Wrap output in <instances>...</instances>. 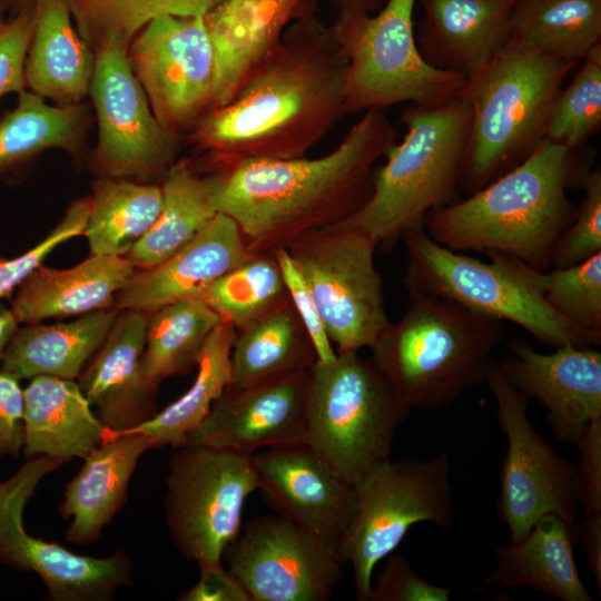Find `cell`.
Returning <instances> with one entry per match:
<instances>
[{
    "mask_svg": "<svg viewBox=\"0 0 601 601\" xmlns=\"http://www.w3.org/2000/svg\"><path fill=\"white\" fill-rule=\"evenodd\" d=\"M548 305L591 344L601 343V252L577 265L544 272Z\"/></svg>",
    "mask_w": 601,
    "mask_h": 601,
    "instance_id": "41",
    "label": "cell"
},
{
    "mask_svg": "<svg viewBox=\"0 0 601 601\" xmlns=\"http://www.w3.org/2000/svg\"><path fill=\"white\" fill-rule=\"evenodd\" d=\"M375 579L368 601H447L451 590L424 580L408 560L391 553Z\"/></svg>",
    "mask_w": 601,
    "mask_h": 601,
    "instance_id": "45",
    "label": "cell"
},
{
    "mask_svg": "<svg viewBox=\"0 0 601 601\" xmlns=\"http://www.w3.org/2000/svg\"><path fill=\"white\" fill-rule=\"evenodd\" d=\"M407 295L402 317L370 347L371 361L410 411L440 410L485 384L502 321L430 294Z\"/></svg>",
    "mask_w": 601,
    "mask_h": 601,
    "instance_id": "4",
    "label": "cell"
},
{
    "mask_svg": "<svg viewBox=\"0 0 601 601\" xmlns=\"http://www.w3.org/2000/svg\"><path fill=\"white\" fill-rule=\"evenodd\" d=\"M309 371L247 386L227 387L186 444L252 453L305 444Z\"/></svg>",
    "mask_w": 601,
    "mask_h": 601,
    "instance_id": "20",
    "label": "cell"
},
{
    "mask_svg": "<svg viewBox=\"0 0 601 601\" xmlns=\"http://www.w3.org/2000/svg\"><path fill=\"white\" fill-rule=\"evenodd\" d=\"M23 395L27 460L85 459L102 442L106 427L76 380L38 375L30 378Z\"/></svg>",
    "mask_w": 601,
    "mask_h": 601,
    "instance_id": "28",
    "label": "cell"
},
{
    "mask_svg": "<svg viewBox=\"0 0 601 601\" xmlns=\"http://www.w3.org/2000/svg\"><path fill=\"white\" fill-rule=\"evenodd\" d=\"M450 470L445 452L428 460L388 459L355 485L356 510L339 546V561L352 566L357 600H370L376 565L395 551L413 525H454Z\"/></svg>",
    "mask_w": 601,
    "mask_h": 601,
    "instance_id": "10",
    "label": "cell"
},
{
    "mask_svg": "<svg viewBox=\"0 0 601 601\" xmlns=\"http://www.w3.org/2000/svg\"><path fill=\"white\" fill-rule=\"evenodd\" d=\"M577 524L555 514L542 516L519 541L495 549L487 585L528 588L561 601H591L573 554Z\"/></svg>",
    "mask_w": 601,
    "mask_h": 601,
    "instance_id": "27",
    "label": "cell"
},
{
    "mask_svg": "<svg viewBox=\"0 0 601 601\" xmlns=\"http://www.w3.org/2000/svg\"><path fill=\"white\" fill-rule=\"evenodd\" d=\"M90 210V196L72 201L60 221L39 243L17 256H0V302L11 299L18 287L57 247L83 235Z\"/></svg>",
    "mask_w": 601,
    "mask_h": 601,
    "instance_id": "42",
    "label": "cell"
},
{
    "mask_svg": "<svg viewBox=\"0 0 601 601\" xmlns=\"http://www.w3.org/2000/svg\"><path fill=\"white\" fill-rule=\"evenodd\" d=\"M584 196L555 245L551 267L577 265L601 252V170H585Z\"/></svg>",
    "mask_w": 601,
    "mask_h": 601,
    "instance_id": "43",
    "label": "cell"
},
{
    "mask_svg": "<svg viewBox=\"0 0 601 601\" xmlns=\"http://www.w3.org/2000/svg\"><path fill=\"white\" fill-rule=\"evenodd\" d=\"M288 298L274 253H259L214 282L201 300L238 329Z\"/></svg>",
    "mask_w": 601,
    "mask_h": 601,
    "instance_id": "38",
    "label": "cell"
},
{
    "mask_svg": "<svg viewBox=\"0 0 601 601\" xmlns=\"http://www.w3.org/2000/svg\"><path fill=\"white\" fill-rule=\"evenodd\" d=\"M127 50L132 72L164 128L191 132L210 110L215 55L204 16H158Z\"/></svg>",
    "mask_w": 601,
    "mask_h": 601,
    "instance_id": "16",
    "label": "cell"
},
{
    "mask_svg": "<svg viewBox=\"0 0 601 601\" xmlns=\"http://www.w3.org/2000/svg\"><path fill=\"white\" fill-rule=\"evenodd\" d=\"M423 8L416 42L434 68L466 79L479 72L509 39L514 0H417Z\"/></svg>",
    "mask_w": 601,
    "mask_h": 601,
    "instance_id": "24",
    "label": "cell"
},
{
    "mask_svg": "<svg viewBox=\"0 0 601 601\" xmlns=\"http://www.w3.org/2000/svg\"><path fill=\"white\" fill-rule=\"evenodd\" d=\"M35 27V7L29 2L6 18L0 12V98L26 90L24 61Z\"/></svg>",
    "mask_w": 601,
    "mask_h": 601,
    "instance_id": "44",
    "label": "cell"
},
{
    "mask_svg": "<svg viewBox=\"0 0 601 601\" xmlns=\"http://www.w3.org/2000/svg\"><path fill=\"white\" fill-rule=\"evenodd\" d=\"M347 114L346 60L332 26L295 21L227 105L190 132L214 167L247 158L304 157Z\"/></svg>",
    "mask_w": 601,
    "mask_h": 601,
    "instance_id": "2",
    "label": "cell"
},
{
    "mask_svg": "<svg viewBox=\"0 0 601 601\" xmlns=\"http://www.w3.org/2000/svg\"><path fill=\"white\" fill-rule=\"evenodd\" d=\"M402 120L406 134L375 168L368 199L337 224L366 231L384 248L423 227L432 210L457 200L471 109L462 93L434 106L411 104Z\"/></svg>",
    "mask_w": 601,
    "mask_h": 601,
    "instance_id": "6",
    "label": "cell"
},
{
    "mask_svg": "<svg viewBox=\"0 0 601 601\" xmlns=\"http://www.w3.org/2000/svg\"><path fill=\"white\" fill-rule=\"evenodd\" d=\"M485 384L506 439L496 508L511 541L524 538L548 514L577 524L580 503L574 464L532 426L528 417L531 400L509 382L495 361L489 366Z\"/></svg>",
    "mask_w": 601,
    "mask_h": 601,
    "instance_id": "13",
    "label": "cell"
},
{
    "mask_svg": "<svg viewBox=\"0 0 601 601\" xmlns=\"http://www.w3.org/2000/svg\"><path fill=\"white\" fill-rule=\"evenodd\" d=\"M149 312L121 309L79 376V385L106 430L124 432L156 413L158 385L146 376L142 355Z\"/></svg>",
    "mask_w": 601,
    "mask_h": 601,
    "instance_id": "23",
    "label": "cell"
},
{
    "mask_svg": "<svg viewBox=\"0 0 601 601\" xmlns=\"http://www.w3.org/2000/svg\"><path fill=\"white\" fill-rule=\"evenodd\" d=\"M509 345L511 354L497 362L504 376L546 410L559 440L575 444L601 417V353L565 345L544 354L519 338Z\"/></svg>",
    "mask_w": 601,
    "mask_h": 601,
    "instance_id": "19",
    "label": "cell"
},
{
    "mask_svg": "<svg viewBox=\"0 0 601 601\" xmlns=\"http://www.w3.org/2000/svg\"><path fill=\"white\" fill-rule=\"evenodd\" d=\"M408 412L371 359L337 353L311 368L305 444L355 486L390 459Z\"/></svg>",
    "mask_w": 601,
    "mask_h": 601,
    "instance_id": "7",
    "label": "cell"
},
{
    "mask_svg": "<svg viewBox=\"0 0 601 601\" xmlns=\"http://www.w3.org/2000/svg\"><path fill=\"white\" fill-rule=\"evenodd\" d=\"M31 1H32V0H17V2H18L19 6L29 3V2H31ZM19 6H18V7H19Z\"/></svg>",
    "mask_w": 601,
    "mask_h": 601,
    "instance_id": "54",
    "label": "cell"
},
{
    "mask_svg": "<svg viewBox=\"0 0 601 601\" xmlns=\"http://www.w3.org/2000/svg\"><path fill=\"white\" fill-rule=\"evenodd\" d=\"M150 441L137 433L104 434L102 442L83 460L85 464L66 485L59 511L70 520L67 541L88 545L127 502L128 485Z\"/></svg>",
    "mask_w": 601,
    "mask_h": 601,
    "instance_id": "25",
    "label": "cell"
},
{
    "mask_svg": "<svg viewBox=\"0 0 601 601\" xmlns=\"http://www.w3.org/2000/svg\"><path fill=\"white\" fill-rule=\"evenodd\" d=\"M396 137L383 109H367L322 157L247 158L216 166L205 178L217 211L238 225L248 250L273 253L354 215Z\"/></svg>",
    "mask_w": 601,
    "mask_h": 601,
    "instance_id": "1",
    "label": "cell"
},
{
    "mask_svg": "<svg viewBox=\"0 0 601 601\" xmlns=\"http://www.w3.org/2000/svg\"><path fill=\"white\" fill-rule=\"evenodd\" d=\"M579 463L574 465L575 486L584 514L601 513V417L592 421L574 444Z\"/></svg>",
    "mask_w": 601,
    "mask_h": 601,
    "instance_id": "47",
    "label": "cell"
},
{
    "mask_svg": "<svg viewBox=\"0 0 601 601\" xmlns=\"http://www.w3.org/2000/svg\"><path fill=\"white\" fill-rule=\"evenodd\" d=\"M136 267L127 257L92 255L66 269L39 266L16 290L10 308L20 324L116 308Z\"/></svg>",
    "mask_w": 601,
    "mask_h": 601,
    "instance_id": "26",
    "label": "cell"
},
{
    "mask_svg": "<svg viewBox=\"0 0 601 601\" xmlns=\"http://www.w3.org/2000/svg\"><path fill=\"white\" fill-rule=\"evenodd\" d=\"M35 27L24 61L26 87L58 106L79 105L89 93L93 60L73 24L67 0H32Z\"/></svg>",
    "mask_w": 601,
    "mask_h": 601,
    "instance_id": "29",
    "label": "cell"
},
{
    "mask_svg": "<svg viewBox=\"0 0 601 601\" xmlns=\"http://www.w3.org/2000/svg\"><path fill=\"white\" fill-rule=\"evenodd\" d=\"M128 43L106 37L95 47L91 93L98 120L93 167L105 177L161 183L176 162L178 135L161 126L127 57Z\"/></svg>",
    "mask_w": 601,
    "mask_h": 601,
    "instance_id": "14",
    "label": "cell"
},
{
    "mask_svg": "<svg viewBox=\"0 0 601 601\" xmlns=\"http://www.w3.org/2000/svg\"><path fill=\"white\" fill-rule=\"evenodd\" d=\"M24 395L20 380L0 370V457L18 459L24 445Z\"/></svg>",
    "mask_w": 601,
    "mask_h": 601,
    "instance_id": "48",
    "label": "cell"
},
{
    "mask_svg": "<svg viewBox=\"0 0 601 601\" xmlns=\"http://www.w3.org/2000/svg\"><path fill=\"white\" fill-rule=\"evenodd\" d=\"M317 361L290 297L236 329L229 387H247L309 371Z\"/></svg>",
    "mask_w": 601,
    "mask_h": 601,
    "instance_id": "31",
    "label": "cell"
},
{
    "mask_svg": "<svg viewBox=\"0 0 601 601\" xmlns=\"http://www.w3.org/2000/svg\"><path fill=\"white\" fill-rule=\"evenodd\" d=\"M402 240L407 264V290L455 302L500 321H510L553 348L591 343L565 323L544 298V272L516 257L490 252L485 263L446 248L424 231H407Z\"/></svg>",
    "mask_w": 601,
    "mask_h": 601,
    "instance_id": "8",
    "label": "cell"
},
{
    "mask_svg": "<svg viewBox=\"0 0 601 601\" xmlns=\"http://www.w3.org/2000/svg\"><path fill=\"white\" fill-rule=\"evenodd\" d=\"M416 1L388 0L374 16L338 8L332 28L346 60L347 114L401 102L434 106L463 93L464 76L422 57L413 21Z\"/></svg>",
    "mask_w": 601,
    "mask_h": 601,
    "instance_id": "9",
    "label": "cell"
},
{
    "mask_svg": "<svg viewBox=\"0 0 601 601\" xmlns=\"http://www.w3.org/2000/svg\"><path fill=\"white\" fill-rule=\"evenodd\" d=\"M273 253L280 267L290 300L313 341L317 359L322 362L333 361L337 353L332 347L317 305L305 279L295 266L287 248H278Z\"/></svg>",
    "mask_w": 601,
    "mask_h": 601,
    "instance_id": "46",
    "label": "cell"
},
{
    "mask_svg": "<svg viewBox=\"0 0 601 601\" xmlns=\"http://www.w3.org/2000/svg\"><path fill=\"white\" fill-rule=\"evenodd\" d=\"M160 187V214L127 256L136 269L152 267L173 256L218 213L206 178L198 176L186 159L176 160Z\"/></svg>",
    "mask_w": 601,
    "mask_h": 601,
    "instance_id": "33",
    "label": "cell"
},
{
    "mask_svg": "<svg viewBox=\"0 0 601 601\" xmlns=\"http://www.w3.org/2000/svg\"><path fill=\"white\" fill-rule=\"evenodd\" d=\"M19 326L20 323L16 318L11 308L6 307L0 302V366L4 351Z\"/></svg>",
    "mask_w": 601,
    "mask_h": 601,
    "instance_id": "51",
    "label": "cell"
},
{
    "mask_svg": "<svg viewBox=\"0 0 601 601\" xmlns=\"http://www.w3.org/2000/svg\"><path fill=\"white\" fill-rule=\"evenodd\" d=\"M508 27L509 37L578 65L601 43V0H514Z\"/></svg>",
    "mask_w": 601,
    "mask_h": 601,
    "instance_id": "34",
    "label": "cell"
},
{
    "mask_svg": "<svg viewBox=\"0 0 601 601\" xmlns=\"http://www.w3.org/2000/svg\"><path fill=\"white\" fill-rule=\"evenodd\" d=\"M81 105L50 106L32 91L18 95L17 106L0 118V179L51 148L79 150L85 128Z\"/></svg>",
    "mask_w": 601,
    "mask_h": 601,
    "instance_id": "36",
    "label": "cell"
},
{
    "mask_svg": "<svg viewBox=\"0 0 601 601\" xmlns=\"http://www.w3.org/2000/svg\"><path fill=\"white\" fill-rule=\"evenodd\" d=\"M77 30L89 46L106 37L130 43L151 19L205 16L221 0H67Z\"/></svg>",
    "mask_w": 601,
    "mask_h": 601,
    "instance_id": "39",
    "label": "cell"
},
{
    "mask_svg": "<svg viewBox=\"0 0 601 601\" xmlns=\"http://www.w3.org/2000/svg\"><path fill=\"white\" fill-rule=\"evenodd\" d=\"M118 312L109 308L66 323L19 326L4 351L0 370L20 381L38 375L78 380Z\"/></svg>",
    "mask_w": 601,
    "mask_h": 601,
    "instance_id": "30",
    "label": "cell"
},
{
    "mask_svg": "<svg viewBox=\"0 0 601 601\" xmlns=\"http://www.w3.org/2000/svg\"><path fill=\"white\" fill-rule=\"evenodd\" d=\"M580 171L573 151L543 139L518 166L465 199L432 210L423 229L456 252H497L540 272L577 208L566 190Z\"/></svg>",
    "mask_w": 601,
    "mask_h": 601,
    "instance_id": "3",
    "label": "cell"
},
{
    "mask_svg": "<svg viewBox=\"0 0 601 601\" xmlns=\"http://www.w3.org/2000/svg\"><path fill=\"white\" fill-rule=\"evenodd\" d=\"M221 318L201 299H185L149 312L142 368L156 385L197 365Z\"/></svg>",
    "mask_w": 601,
    "mask_h": 601,
    "instance_id": "37",
    "label": "cell"
},
{
    "mask_svg": "<svg viewBox=\"0 0 601 601\" xmlns=\"http://www.w3.org/2000/svg\"><path fill=\"white\" fill-rule=\"evenodd\" d=\"M200 577L187 591L181 593V601H250L249 595L234 574L223 566H200Z\"/></svg>",
    "mask_w": 601,
    "mask_h": 601,
    "instance_id": "49",
    "label": "cell"
},
{
    "mask_svg": "<svg viewBox=\"0 0 601 601\" xmlns=\"http://www.w3.org/2000/svg\"><path fill=\"white\" fill-rule=\"evenodd\" d=\"M316 10V0H221L208 11L204 20L215 55L210 110L229 104L276 50L285 30Z\"/></svg>",
    "mask_w": 601,
    "mask_h": 601,
    "instance_id": "21",
    "label": "cell"
},
{
    "mask_svg": "<svg viewBox=\"0 0 601 601\" xmlns=\"http://www.w3.org/2000/svg\"><path fill=\"white\" fill-rule=\"evenodd\" d=\"M381 0H335L338 8H351L364 10L367 12L373 11Z\"/></svg>",
    "mask_w": 601,
    "mask_h": 601,
    "instance_id": "52",
    "label": "cell"
},
{
    "mask_svg": "<svg viewBox=\"0 0 601 601\" xmlns=\"http://www.w3.org/2000/svg\"><path fill=\"white\" fill-rule=\"evenodd\" d=\"M575 66L509 37L467 78L463 96L471 109V128L460 189L467 195L480 190L536 148L554 99Z\"/></svg>",
    "mask_w": 601,
    "mask_h": 601,
    "instance_id": "5",
    "label": "cell"
},
{
    "mask_svg": "<svg viewBox=\"0 0 601 601\" xmlns=\"http://www.w3.org/2000/svg\"><path fill=\"white\" fill-rule=\"evenodd\" d=\"M377 247L366 231L341 225L309 231L286 247L336 353L370 348L390 322L375 267Z\"/></svg>",
    "mask_w": 601,
    "mask_h": 601,
    "instance_id": "12",
    "label": "cell"
},
{
    "mask_svg": "<svg viewBox=\"0 0 601 601\" xmlns=\"http://www.w3.org/2000/svg\"><path fill=\"white\" fill-rule=\"evenodd\" d=\"M11 0H0V12H2L3 7L9 3Z\"/></svg>",
    "mask_w": 601,
    "mask_h": 601,
    "instance_id": "53",
    "label": "cell"
},
{
    "mask_svg": "<svg viewBox=\"0 0 601 601\" xmlns=\"http://www.w3.org/2000/svg\"><path fill=\"white\" fill-rule=\"evenodd\" d=\"M259 487L282 515L316 538L339 560V546L356 510L355 486L306 444L254 454Z\"/></svg>",
    "mask_w": 601,
    "mask_h": 601,
    "instance_id": "18",
    "label": "cell"
},
{
    "mask_svg": "<svg viewBox=\"0 0 601 601\" xmlns=\"http://www.w3.org/2000/svg\"><path fill=\"white\" fill-rule=\"evenodd\" d=\"M236 328L221 322L207 338L197 361V374L191 386L175 402L144 423L124 432L109 434H141L151 449L187 443L188 435L206 418L214 402L231 382L230 354Z\"/></svg>",
    "mask_w": 601,
    "mask_h": 601,
    "instance_id": "32",
    "label": "cell"
},
{
    "mask_svg": "<svg viewBox=\"0 0 601 601\" xmlns=\"http://www.w3.org/2000/svg\"><path fill=\"white\" fill-rule=\"evenodd\" d=\"M575 538L582 545L587 563L595 580L598 590H601V513L584 514L577 522Z\"/></svg>",
    "mask_w": 601,
    "mask_h": 601,
    "instance_id": "50",
    "label": "cell"
},
{
    "mask_svg": "<svg viewBox=\"0 0 601 601\" xmlns=\"http://www.w3.org/2000/svg\"><path fill=\"white\" fill-rule=\"evenodd\" d=\"M67 461L33 457L0 481V564L33 572L53 601H106L132 583V562L124 552L106 558L77 554L62 545L36 538L23 523L27 503L46 475Z\"/></svg>",
    "mask_w": 601,
    "mask_h": 601,
    "instance_id": "15",
    "label": "cell"
},
{
    "mask_svg": "<svg viewBox=\"0 0 601 601\" xmlns=\"http://www.w3.org/2000/svg\"><path fill=\"white\" fill-rule=\"evenodd\" d=\"M250 255L238 225L217 213L173 256L136 269L118 293L116 308L152 312L175 302L201 299L214 282Z\"/></svg>",
    "mask_w": 601,
    "mask_h": 601,
    "instance_id": "22",
    "label": "cell"
},
{
    "mask_svg": "<svg viewBox=\"0 0 601 601\" xmlns=\"http://www.w3.org/2000/svg\"><path fill=\"white\" fill-rule=\"evenodd\" d=\"M601 125V43L581 61L552 105L544 139L574 151Z\"/></svg>",
    "mask_w": 601,
    "mask_h": 601,
    "instance_id": "40",
    "label": "cell"
},
{
    "mask_svg": "<svg viewBox=\"0 0 601 601\" xmlns=\"http://www.w3.org/2000/svg\"><path fill=\"white\" fill-rule=\"evenodd\" d=\"M91 188V210L83 231L90 254L127 257L160 214V184L102 176Z\"/></svg>",
    "mask_w": 601,
    "mask_h": 601,
    "instance_id": "35",
    "label": "cell"
},
{
    "mask_svg": "<svg viewBox=\"0 0 601 601\" xmlns=\"http://www.w3.org/2000/svg\"><path fill=\"white\" fill-rule=\"evenodd\" d=\"M174 450L165 497L169 534L199 568L219 564L239 535L247 497L259 487L254 454L195 444Z\"/></svg>",
    "mask_w": 601,
    "mask_h": 601,
    "instance_id": "11",
    "label": "cell"
},
{
    "mask_svg": "<svg viewBox=\"0 0 601 601\" xmlns=\"http://www.w3.org/2000/svg\"><path fill=\"white\" fill-rule=\"evenodd\" d=\"M228 548V570L250 601H326L343 578V563L282 514L253 519Z\"/></svg>",
    "mask_w": 601,
    "mask_h": 601,
    "instance_id": "17",
    "label": "cell"
}]
</instances>
